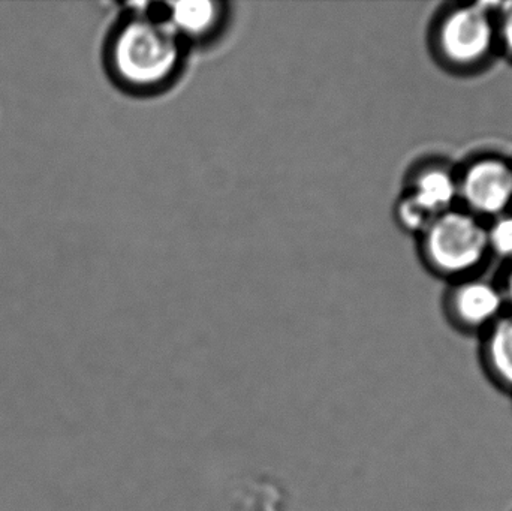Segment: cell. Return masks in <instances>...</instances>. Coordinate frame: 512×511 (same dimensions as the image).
<instances>
[{
	"instance_id": "6da1fadb",
	"label": "cell",
	"mask_w": 512,
	"mask_h": 511,
	"mask_svg": "<svg viewBox=\"0 0 512 511\" xmlns=\"http://www.w3.org/2000/svg\"><path fill=\"white\" fill-rule=\"evenodd\" d=\"M161 8V5H159ZM183 41L161 12L134 9L111 44L114 74L135 92H152L173 80L182 63Z\"/></svg>"
},
{
	"instance_id": "7a4b0ae2",
	"label": "cell",
	"mask_w": 512,
	"mask_h": 511,
	"mask_svg": "<svg viewBox=\"0 0 512 511\" xmlns=\"http://www.w3.org/2000/svg\"><path fill=\"white\" fill-rule=\"evenodd\" d=\"M489 249L487 230L466 213H442L424 230V251L439 272L457 275L474 269Z\"/></svg>"
},
{
	"instance_id": "3957f363",
	"label": "cell",
	"mask_w": 512,
	"mask_h": 511,
	"mask_svg": "<svg viewBox=\"0 0 512 511\" xmlns=\"http://www.w3.org/2000/svg\"><path fill=\"white\" fill-rule=\"evenodd\" d=\"M495 29L486 5H469L450 12L439 29V47L460 66L481 62L492 50Z\"/></svg>"
},
{
	"instance_id": "277c9868",
	"label": "cell",
	"mask_w": 512,
	"mask_h": 511,
	"mask_svg": "<svg viewBox=\"0 0 512 511\" xmlns=\"http://www.w3.org/2000/svg\"><path fill=\"white\" fill-rule=\"evenodd\" d=\"M459 192L474 212L501 215L512 201V170L498 159H483L468 168Z\"/></svg>"
},
{
	"instance_id": "5b68a950",
	"label": "cell",
	"mask_w": 512,
	"mask_h": 511,
	"mask_svg": "<svg viewBox=\"0 0 512 511\" xmlns=\"http://www.w3.org/2000/svg\"><path fill=\"white\" fill-rule=\"evenodd\" d=\"M161 8L165 20L182 41L209 38L224 20V3L210 0L162 3Z\"/></svg>"
},
{
	"instance_id": "8992f818",
	"label": "cell",
	"mask_w": 512,
	"mask_h": 511,
	"mask_svg": "<svg viewBox=\"0 0 512 511\" xmlns=\"http://www.w3.org/2000/svg\"><path fill=\"white\" fill-rule=\"evenodd\" d=\"M504 297L493 285L474 281L463 284L454 291L451 299L454 317L460 326L483 329L499 320Z\"/></svg>"
},
{
	"instance_id": "52a82bcc",
	"label": "cell",
	"mask_w": 512,
	"mask_h": 511,
	"mask_svg": "<svg viewBox=\"0 0 512 511\" xmlns=\"http://www.w3.org/2000/svg\"><path fill=\"white\" fill-rule=\"evenodd\" d=\"M459 194V185L448 171L442 168H429L415 177L412 191L406 197L411 198L427 215L433 219L448 212V207Z\"/></svg>"
},
{
	"instance_id": "ba28073f",
	"label": "cell",
	"mask_w": 512,
	"mask_h": 511,
	"mask_svg": "<svg viewBox=\"0 0 512 511\" xmlns=\"http://www.w3.org/2000/svg\"><path fill=\"white\" fill-rule=\"evenodd\" d=\"M487 374L498 386L512 392V315L499 318L484 344Z\"/></svg>"
},
{
	"instance_id": "9c48e42d",
	"label": "cell",
	"mask_w": 512,
	"mask_h": 511,
	"mask_svg": "<svg viewBox=\"0 0 512 511\" xmlns=\"http://www.w3.org/2000/svg\"><path fill=\"white\" fill-rule=\"evenodd\" d=\"M487 243L501 257H512V216H498L495 224L487 231Z\"/></svg>"
},
{
	"instance_id": "30bf717a",
	"label": "cell",
	"mask_w": 512,
	"mask_h": 511,
	"mask_svg": "<svg viewBox=\"0 0 512 511\" xmlns=\"http://www.w3.org/2000/svg\"><path fill=\"white\" fill-rule=\"evenodd\" d=\"M501 33L508 51L512 54V2L505 5V11L502 12Z\"/></svg>"
},
{
	"instance_id": "8fae6325",
	"label": "cell",
	"mask_w": 512,
	"mask_h": 511,
	"mask_svg": "<svg viewBox=\"0 0 512 511\" xmlns=\"http://www.w3.org/2000/svg\"><path fill=\"white\" fill-rule=\"evenodd\" d=\"M507 297H508V300H510V303L512 305V272L510 273V278H508Z\"/></svg>"
}]
</instances>
